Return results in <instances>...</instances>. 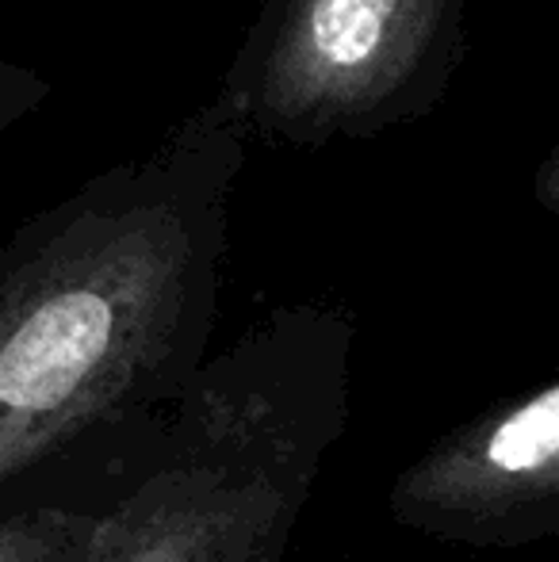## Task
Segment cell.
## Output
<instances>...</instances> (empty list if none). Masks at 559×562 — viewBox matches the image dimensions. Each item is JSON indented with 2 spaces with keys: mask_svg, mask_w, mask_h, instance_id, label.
<instances>
[{
  "mask_svg": "<svg viewBox=\"0 0 559 562\" xmlns=\"http://www.w3.org/2000/svg\"><path fill=\"white\" fill-rule=\"evenodd\" d=\"M246 154V126L215 92L0 249V482L200 345Z\"/></svg>",
  "mask_w": 559,
  "mask_h": 562,
  "instance_id": "1",
  "label": "cell"
},
{
  "mask_svg": "<svg viewBox=\"0 0 559 562\" xmlns=\"http://www.w3.org/2000/svg\"><path fill=\"white\" fill-rule=\"evenodd\" d=\"M468 50V0H265L215 92L249 142L326 149L425 119Z\"/></svg>",
  "mask_w": 559,
  "mask_h": 562,
  "instance_id": "2",
  "label": "cell"
},
{
  "mask_svg": "<svg viewBox=\"0 0 559 562\" xmlns=\"http://www.w3.org/2000/svg\"><path fill=\"white\" fill-rule=\"evenodd\" d=\"M283 525V494L265 474L185 467L149 479L92 520L74 562H257Z\"/></svg>",
  "mask_w": 559,
  "mask_h": 562,
  "instance_id": "3",
  "label": "cell"
},
{
  "mask_svg": "<svg viewBox=\"0 0 559 562\" xmlns=\"http://www.w3.org/2000/svg\"><path fill=\"white\" fill-rule=\"evenodd\" d=\"M559 490V394L545 386L506 414L456 432L399 486V502L440 528H502Z\"/></svg>",
  "mask_w": 559,
  "mask_h": 562,
  "instance_id": "4",
  "label": "cell"
},
{
  "mask_svg": "<svg viewBox=\"0 0 559 562\" xmlns=\"http://www.w3.org/2000/svg\"><path fill=\"white\" fill-rule=\"evenodd\" d=\"M92 520L66 509H31L0 520V562H74Z\"/></svg>",
  "mask_w": 559,
  "mask_h": 562,
  "instance_id": "5",
  "label": "cell"
},
{
  "mask_svg": "<svg viewBox=\"0 0 559 562\" xmlns=\"http://www.w3.org/2000/svg\"><path fill=\"white\" fill-rule=\"evenodd\" d=\"M51 97V81L20 61H0V134L31 119Z\"/></svg>",
  "mask_w": 559,
  "mask_h": 562,
  "instance_id": "6",
  "label": "cell"
}]
</instances>
